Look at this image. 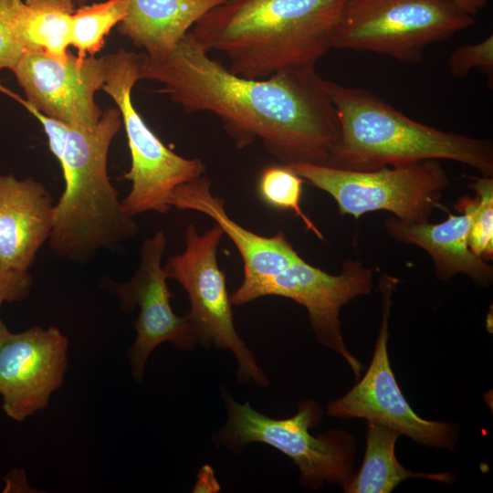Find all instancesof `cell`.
I'll return each mask as SVG.
<instances>
[{
  "label": "cell",
  "instance_id": "cell-1",
  "mask_svg": "<svg viewBox=\"0 0 493 493\" xmlns=\"http://www.w3.org/2000/svg\"><path fill=\"white\" fill-rule=\"evenodd\" d=\"M163 84L186 112H210L238 149L260 141L282 164L329 165L340 136L336 108L315 66L266 79L233 74L190 31L161 59L141 54L140 80Z\"/></svg>",
  "mask_w": 493,
  "mask_h": 493
},
{
  "label": "cell",
  "instance_id": "cell-2",
  "mask_svg": "<svg viewBox=\"0 0 493 493\" xmlns=\"http://www.w3.org/2000/svg\"><path fill=\"white\" fill-rule=\"evenodd\" d=\"M350 1L226 0L206 12L190 33L206 53H225L233 74L266 79L315 66L333 47Z\"/></svg>",
  "mask_w": 493,
  "mask_h": 493
},
{
  "label": "cell",
  "instance_id": "cell-3",
  "mask_svg": "<svg viewBox=\"0 0 493 493\" xmlns=\"http://www.w3.org/2000/svg\"><path fill=\"white\" fill-rule=\"evenodd\" d=\"M31 111L43 126L65 181L48 239L53 253L80 260L134 237L139 226L123 210L107 168L110 145L122 126L119 109L104 110L92 127L72 126Z\"/></svg>",
  "mask_w": 493,
  "mask_h": 493
},
{
  "label": "cell",
  "instance_id": "cell-4",
  "mask_svg": "<svg viewBox=\"0 0 493 493\" xmlns=\"http://www.w3.org/2000/svg\"><path fill=\"white\" fill-rule=\"evenodd\" d=\"M326 87L340 122L339 140L327 166L370 171L445 159L492 176L491 141L418 122L363 89L330 80Z\"/></svg>",
  "mask_w": 493,
  "mask_h": 493
},
{
  "label": "cell",
  "instance_id": "cell-5",
  "mask_svg": "<svg viewBox=\"0 0 493 493\" xmlns=\"http://www.w3.org/2000/svg\"><path fill=\"white\" fill-rule=\"evenodd\" d=\"M227 411L225 425L213 435L216 446L240 454L250 443L267 444L288 456L299 467L300 483L310 489L324 482L344 487L353 476L355 444L342 430L313 435L323 411L317 402H300L291 417L276 419L239 404L228 393L222 394Z\"/></svg>",
  "mask_w": 493,
  "mask_h": 493
},
{
  "label": "cell",
  "instance_id": "cell-6",
  "mask_svg": "<svg viewBox=\"0 0 493 493\" xmlns=\"http://www.w3.org/2000/svg\"><path fill=\"white\" fill-rule=\"evenodd\" d=\"M107 71L102 89L115 101L122 120L131 152V168L123 179L131 183L121 200L130 215L172 207L169 197L174 188L205 172L197 158L187 159L166 147L147 126L131 101V90L140 80L141 54L125 49L106 55Z\"/></svg>",
  "mask_w": 493,
  "mask_h": 493
},
{
  "label": "cell",
  "instance_id": "cell-7",
  "mask_svg": "<svg viewBox=\"0 0 493 493\" xmlns=\"http://www.w3.org/2000/svg\"><path fill=\"white\" fill-rule=\"evenodd\" d=\"M475 22L451 0H351L333 48L369 51L417 64L425 47Z\"/></svg>",
  "mask_w": 493,
  "mask_h": 493
},
{
  "label": "cell",
  "instance_id": "cell-8",
  "mask_svg": "<svg viewBox=\"0 0 493 493\" xmlns=\"http://www.w3.org/2000/svg\"><path fill=\"white\" fill-rule=\"evenodd\" d=\"M288 166L304 181L329 194L341 215L356 219L368 212L387 211L405 222H426L450 183L438 160L370 171L309 163Z\"/></svg>",
  "mask_w": 493,
  "mask_h": 493
},
{
  "label": "cell",
  "instance_id": "cell-9",
  "mask_svg": "<svg viewBox=\"0 0 493 493\" xmlns=\"http://www.w3.org/2000/svg\"><path fill=\"white\" fill-rule=\"evenodd\" d=\"M224 235L215 224L199 234L193 224L185 229V248L171 256L163 266L167 278L179 282L186 291L191 309L186 314L193 323L200 344L230 351L236 360L237 379L260 387L268 378L251 350L237 333L226 276L217 261V248Z\"/></svg>",
  "mask_w": 493,
  "mask_h": 493
},
{
  "label": "cell",
  "instance_id": "cell-10",
  "mask_svg": "<svg viewBox=\"0 0 493 493\" xmlns=\"http://www.w3.org/2000/svg\"><path fill=\"white\" fill-rule=\"evenodd\" d=\"M397 284L396 278L382 275V320L372 359L364 376L345 395L330 403L327 412L335 417L363 418L389 426L419 444L453 450L457 435L456 425L418 416L392 371L387 351L388 320Z\"/></svg>",
  "mask_w": 493,
  "mask_h": 493
},
{
  "label": "cell",
  "instance_id": "cell-11",
  "mask_svg": "<svg viewBox=\"0 0 493 493\" xmlns=\"http://www.w3.org/2000/svg\"><path fill=\"white\" fill-rule=\"evenodd\" d=\"M372 281V270L360 260L345 259L341 272L330 275L299 256L278 275L249 290L238 306L265 296H279L302 305L318 341L340 354L358 378L362 364L344 344L339 312L356 297L370 293Z\"/></svg>",
  "mask_w": 493,
  "mask_h": 493
},
{
  "label": "cell",
  "instance_id": "cell-12",
  "mask_svg": "<svg viewBox=\"0 0 493 493\" xmlns=\"http://www.w3.org/2000/svg\"><path fill=\"white\" fill-rule=\"evenodd\" d=\"M166 236L157 231L146 238L141 247V260L130 280L112 285L111 290L123 309H140L133 323L135 341L128 354L133 378L141 382L146 361L152 351L163 342H170L180 351H192L200 344L198 334L185 314L176 315L171 306L173 294L162 265L166 248Z\"/></svg>",
  "mask_w": 493,
  "mask_h": 493
},
{
  "label": "cell",
  "instance_id": "cell-13",
  "mask_svg": "<svg viewBox=\"0 0 493 493\" xmlns=\"http://www.w3.org/2000/svg\"><path fill=\"white\" fill-rule=\"evenodd\" d=\"M12 71L29 110L72 126L92 127L100 121L103 111L94 99L106 79L105 56L81 58L69 53L60 61L28 50Z\"/></svg>",
  "mask_w": 493,
  "mask_h": 493
},
{
  "label": "cell",
  "instance_id": "cell-14",
  "mask_svg": "<svg viewBox=\"0 0 493 493\" xmlns=\"http://www.w3.org/2000/svg\"><path fill=\"white\" fill-rule=\"evenodd\" d=\"M68 340L57 327L10 333L0 347V395L15 421L46 408L68 366Z\"/></svg>",
  "mask_w": 493,
  "mask_h": 493
},
{
  "label": "cell",
  "instance_id": "cell-15",
  "mask_svg": "<svg viewBox=\"0 0 493 493\" xmlns=\"http://www.w3.org/2000/svg\"><path fill=\"white\" fill-rule=\"evenodd\" d=\"M169 205L211 217L237 248L243 260L244 278L230 296L232 302L239 300L257 285L278 275L299 257L284 232L264 236L233 220L226 210L225 201L212 193L211 181L203 174L174 188Z\"/></svg>",
  "mask_w": 493,
  "mask_h": 493
},
{
  "label": "cell",
  "instance_id": "cell-16",
  "mask_svg": "<svg viewBox=\"0 0 493 493\" xmlns=\"http://www.w3.org/2000/svg\"><path fill=\"white\" fill-rule=\"evenodd\" d=\"M52 198L46 187L28 177L0 175V266L27 271L49 239L54 222Z\"/></svg>",
  "mask_w": 493,
  "mask_h": 493
},
{
  "label": "cell",
  "instance_id": "cell-17",
  "mask_svg": "<svg viewBox=\"0 0 493 493\" xmlns=\"http://www.w3.org/2000/svg\"><path fill=\"white\" fill-rule=\"evenodd\" d=\"M455 207L462 214H449L448 218L440 223H411L393 217L388 218L384 226L395 240L415 245L426 251L434 261L439 278L446 280L462 273L477 285L488 286L493 279V267L469 248L471 213L464 197L456 202Z\"/></svg>",
  "mask_w": 493,
  "mask_h": 493
},
{
  "label": "cell",
  "instance_id": "cell-18",
  "mask_svg": "<svg viewBox=\"0 0 493 493\" xmlns=\"http://www.w3.org/2000/svg\"><path fill=\"white\" fill-rule=\"evenodd\" d=\"M127 15L118 24L121 35L145 56L161 59L169 55L194 24L226 0H125Z\"/></svg>",
  "mask_w": 493,
  "mask_h": 493
},
{
  "label": "cell",
  "instance_id": "cell-19",
  "mask_svg": "<svg viewBox=\"0 0 493 493\" xmlns=\"http://www.w3.org/2000/svg\"><path fill=\"white\" fill-rule=\"evenodd\" d=\"M400 433L373 422L366 431V447L361 469L342 487L348 493H389L411 477L453 482L452 473H421L405 468L396 459L394 446Z\"/></svg>",
  "mask_w": 493,
  "mask_h": 493
},
{
  "label": "cell",
  "instance_id": "cell-20",
  "mask_svg": "<svg viewBox=\"0 0 493 493\" xmlns=\"http://www.w3.org/2000/svg\"><path fill=\"white\" fill-rule=\"evenodd\" d=\"M21 35L28 50L66 61L71 46L74 0H25Z\"/></svg>",
  "mask_w": 493,
  "mask_h": 493
},
{
  "label": "cell",
  "instance_id": "cell-21",
  "mask_svg": "<svg viewBox=\"0 0 493 493\" xmlns=\"http://www.w3.org/2000/svg\"><path fill=\"white\" fill-rule=\"evenodd\" d=\"M127 8L125 0H107L75 9L71 46L77 48V56L84 58L100 52L106 36L126 16Z\"/></svg>",
  "mask_w": 493,
  "mask_h": 493
},
{
  "label": "cell",
  "instance_id": "cell-22",
  "mask_svg": "<svg viewBox=\"0 0 493 493\" xmlns=\"http://www.w3.org/2000/svg\"><path fill=\"white\" fill-rule=\"evenodd\" d=\"M304 180L288 165L276 164L267 166L261 173L257 190L260 198L268 205L292 211L318 238L323 235L314 223L303 213L300 207L302 184Z\"/></svg>",
  "mask_w": 493,
  "mask_h": 493
},
{
  "label": "cell",
  "instance_id": "cell-23",
  "mask_svg": "<svg viewBox=\"0 0 493 493\" xmlns=\"http://www.w3.org/2000/svg\"><path fill=\"white\" fill-rule=\"evenodd\" d=\"M476 197L463 196L471 213L470 250L485 261L493 258V178L477 177L469 184Z\"/></svg>",
  "mask_w": 493,
  "mask_h": 493
},
{
  "label": "cell",
  "instance_id": "cell-24",
  "mask_svg": "<svg viewBox=\"0 0 493 493\" xmlns=\"http://www.w3.org/2000/svg\"><path fill=\"white\" fill-rule=\"evenodd\" d=\"M23 0H0V70H13L27 51L21 35Z\"/></svg>",
  "mask_w": 493,
  "mask_h": 493
},
{
  "label": "cell",
  "instance_id": "cell-25",
  "mask_svg": "<svg viewBox=\"0 0 493 493\" xmlns=\"http://www.w3.org/2000/svg\"><path fill=\"white\" fill-rule=\"evenodd\" d=\"M450 74L455 78H465L474 68L493 77V35L484 40L458 47L446 62Z\"/></svg>",
  "mask_w": 493,
  "mask_h": 493
},
{
  "label": "cell",
  "instance_id": "cell-26",
  "mask_svg": "<svg viewBox=\"0 0 493 493\" xmlns=\"http://www.w3.org/2000/svg\"><path fill=\"white\" fill-rule=\"evenodd\" d=\"M32 284L28 271L5 269L0 266V308L4 302L20 301L26 298Z\"/></svg>",
  "mask_w": 493,
  "mask_h": 493
},
{
  "label": "cell",
  "instance_id": "cell-27",
  "mask_svg": "<svg viewBox=\"0 0 493 493\" xmlns=\"http://www.w3.org/2000/svg\"><path fill=\"white\" fill-rule=\"evenodd\" d=\"M220 490L219 483L211 466L204 465L198 474L193 488L195 493H215Z\"/></svg>",
  "mask_w": 493,
  "mask_h": 493
},
{
  "label": "cell",
  "instance_id": "cell-28",
  "mask_svg": "<svg viewBox=\"0 0 493 493\" xmlns=\"http://www.w3.org/2000/svg\"><path fill=\"white\" fill-rule=\"evenodd\" d=\"M461 11L475 16L481 9H483L488 0H451Z\"/></svg>",
  "mask_w": 493,
  "mask_h": 493
},
{
  "label": "cell",
  "instance_id": "cell-29",
  "mask_svg": "<svg viewBox=\"0 0 493 493\" xmlns=\"http://www.w3.org/2000/svg\"><path fill=\"white\" fill-rule=\"evenodd\" d=\"M11 332L6 328L5 324L0 320V347L7 339Z\"/></svg>",
  "mask_w": 493,
  "mask_h": 493
},
{
  "label": "cell",
  "instance_id": "cell-30",
  "mask_svg": "<svg viewBox=\"0 0 493 493\" xmlns=\"http://www.w3.org/2000/svg\"><path fill=\"white\" fill-rule=\"evenodd\" d=\"M74 1H75V3H78V4H79V5H83V4H85L88 0H74Z\"/></svg>",
  "mask_w": 493,
  "mask_h": 493
}]
</instances>
